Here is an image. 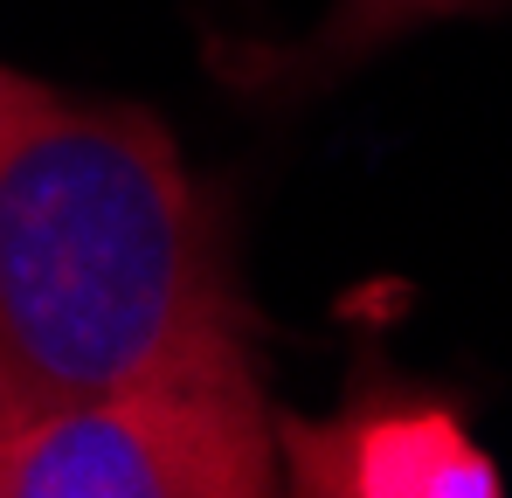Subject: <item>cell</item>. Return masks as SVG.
Segmentation results:
<instances>
[{"label": "cell", "instance_id": "277c9868", "mask_svg": "<svg viewBox=\"0 0 512 498\" xmlns=\"http://www.w3.org/2000/svg\"><path fill=\"white\" fill-rule=\"evenodd\" d=\"M485 7H506V0H333V14L298 49H284L270 70H256V90L298 97L312 83H333L346 70H360L367 56L395 49L402 35H416L429 21H457V14H485Z\"/></svg>", "mask_w": 512, "mask_h": 498}, {"label": "cell", "instance_id": "6da1fadb", "mask_svg": "<svg viewBox=\"0 0 512 498\" xmlns=\"http://www.w3.org/2000/svg\"><path fill=\"white\" fill-rule=\"evenodd\" d=\"M250 353L229 229L167 125L0 63V436Z\"/></svg>", "mask_w": 512, "mask_h": 498}, {"label": "cell", "instance_id": "3957f363", "mask_svg": "<svg viewBox=\"0 0 512 498\" xmlns=\"http://www.w3.org/2000/svg\"><path fill=\"white\" fill-rule=\"evenodd\" d=\"M277 492L305 498H499L506 471L443 395L367 374L333 415L277 409Z\"/></svg>", "mask_w": 512, "mask_h": 498}, {"label": "cell", "instance_id": "7a4b0ae2", "mask_svg": "<svg viewBox=\"0 0 512 498\" xmlns=\"http://www.w3.org/2000/svg\"><path fill=\"white\" fill-rule=\"evenodd\" d=\"M277 402L250 360L111 388L0 436V498H270Z\"/></svg>", "mask_w": 512, "mask_h": 498}]
</instances>
